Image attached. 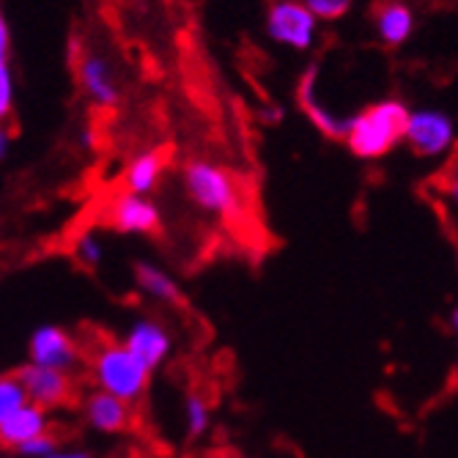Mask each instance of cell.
I'll return each mask as SVG.
<instances>
[{"label":"cell","mask_w":458,"mask_h":458,"mask_svg":"<svg viewBox=\"0 0 458 458\" xmlns=\"http://www.w3.org/2000/svg\"><path fill=\"white\" fill-rule=\"evenodd\" d=\"M50 431V414L47 409H41L30 401H25L12 418L0 426V447L17 453L22 445H28L30 439L41 437Z\"/></svg>","instance_id":"12"},{"label":"cell","mask_w":458,"mask_h":458,"mask_svg":"<svg viewBox=\"0 0 458 458\" xmlns=\"http://www.w3.org/2000/svg\"><path fill=\"white\" fill-rule=\"evenodd\" d=\"M409 118L411 110L398 99L373 102L352 118L344 143L360 159H382L406 140Z\"/></svg>","instance_id":"1"},{"label":"cell","mask_w":458,"mask_h":458,"mask_svg":"<svg viewBox=\"0 0 458 458\" xmlns=\"http://www.w3.org/2000/svg\"><path fill=\"white\" fill-rule=\"evenodd\" d=\"M77 74L82 82V91H86L99 107H115L118 105V80L113 74V66L107 58L97 53H86L77 64Z\"/></svg>","instance_id":"11"},{"label":"cell","mask_w":458,"mask_h":458,"mask_svg":"<svg viewBox=\"0 0 458 458\" xmlns=\"http://www.w3.org/2000/svg\"><path fill=\"white\" fill-rule=\"evenodd\" d=\"M135 283H138V288L143 291L146 297H151V300H157L162 305H174V308L184 305V294H182L179 283L168 272H162L154 264L140 261L135 267Z\"/></svg>","instance_id":"15"},{"label":"cell","mask_w":458,"mask_h":458,"mask_svg":"<svg viewBox=\"0 0 458 458\" xmlns=\"http://www.w3.org/2000/svg\"><path fill=\"white\" fill-rule=\"evenodd\" d=\"M0 458H22V455H0Z\"/></svg>","instance_id":"28"},{"label":"cell","mask_w":458,"mask_h":458,"mask_svg":"<svg viewBox=\"0 0 458 458\" xmlns=\"http://www.w3.org/2000/svg\"><path fill=\"white\" fill-rule=\"evenodd\" d=\"M437 187H439V192L453 203V209H455V215H458V154H455V157L445 165V168L439 171Z\"/></svg>","instance_id":"20"},{"label":"cell","mask_w":458,"mask_h":458,"mask_svg":"<svg viewBox=\"0 0 458 458\" xmlns=\"http://www.w3.org/2000/svg\"><path fill=\"white\" fill-rule=\"evenodd\" d=\"M215 458H236V455H231V453H217Z\"/></svg>","instance_id":"27"},{"label":"cell","mask_w":458,"mask_h":458,"mask_svg":"<svg viewBox=\"0 0 458 458\" xmlns=\"http://www.w3.org/2000/svg\"><path fill=\"white\" fill-rule=\"evenodd\" d=\"M28 362L41 368H58V370H74L82 362L80 344L69 335L64 327H38L30 344H28Z\"/></svg>","instance_id":"8"},{"label":"cell","mask_w":458,"mask_h":458,"mask_svg":"<svg viewBox=\"0 0 458 458\" xmlns=\"http://www.w3.org/2000/svg\"><path fill=\"white\" fill-rule=\"evenodd\" d=\"M182 418H184V434L190 442H198L209 434L212 428V403L203 398V393H187L184 398V409H182Z\"/></svg>","instance_id":"16"},{"label":"cell","mask_w":458,"mask_h":458,"mask_svg":"<svg viewBox=\"0 0 458 458\" xmlns=\"http://www.w3.org/2000/svg\"><path fill=\"white\" fill-rule=\"evenodd\" d=\"M105 225H110L121 233H146L148 236V233H159L162 215L157 209V203L127 190V192H121L107 200Z\"/></svg>","instance_id":"7"},{"label":"cell","mask_w":458,"mask_h":458,"mask_svg":"<svg viewBox=\"0 0 458 458\" xmlns=\"http://www.w3.org/2000/svg\"><path fill=\"white\" fill-rule=\"evenodd\" d=\"M12 115V74L6 61L0 58V123Z\"/></svg>","instance_id":"22"},{"label":"cell","mask_w":458,"mask_h":458,"mask_svg":"<svg viewBox=\"0 0 458 458\" xmlns=\"http://www.w3.org/2000/svg\"><path fill=\"white\" fill-rule=\"evenodd\" d=\"M318 30V17L302 0H272L267 6V33L291 50H308Z\"/></svg>","instance_id":"4"},{"label":"cell","mask_w":458,"mask_h":458,"mask_svg":"<svg viewBox=\"0 0 458 458\" xmlns=\"http://www.w3.org/2000/svg\"><path fill=\"white\" fill-rule=\"evenodd\" d=\"M20 382L25 387V395L30 403L41 406V409H61L66 403H72L74 398V379L69 370H58V368H41L28 362L25 368H20Z\"/></svg>","instance_id":"6"},{"label":"cell","mask_w":458,"mask_h":458,"mask_svg":"<svg viewBox=\"0 0 458 458\" xmlns=\"http://www.w3.org/2000/svg\"><path fill=\"white\" fill-rule=\"evenodd\" d=\"M455 259H458V247H455Z\"/></svg>","instance_id":"29"},{"label":"cell","mask_w":458,"mask_h":458,"mask_svg":"<svg viewBox=\"0 0 458 458\" xmlns=\"http://www.w3.org/2000/svg\"><path fill=\"white\" fill-rule=\"evenodd\" d=\"M373 22H377V33L387 47H401L409 41L414 30V17L409 6L398 4V0H385L373 12Z\"/></svg>","instance_id":"13"},{"label":"cell","mask_w":458,"mask_h":458,"mask_svg":"<svg viewBox=\"0 0 458 458\" xmlns=\"http://www.w3.org/2000/svg\"><path fill=\"white\" fill-rule=\"evenodd\" d=\"M302 4H305L318 20H327V22H335V20L346 17L349 9H352V0H302Z\"/></svg>","instance_id":"19"},{"label":"cell","mask_w":458,"mask_h":458,"mask_svg":"<svg viewBox=\"0 0 458 458\" xmlns=\"http://www.w3.org/2000/svg\"><path fill=\"white\" fill-rule=\"evenodd\" d=\"M47 458H94L91 453H86V450H55V453H50Z\"/></svg>","instance_id":"25"},{"label":"cell","mask_w":458,"mask_h":458,"mask_svg":"<svg viewBox=\"0 0 458 458\" xmlns=\"http://www.w3.org/2000/svg\"><path fill=\"white\" fill-rule=\"evenodd\" d=\"M82 418L99 434H123L132 428V403L105 390H94L82 398Z\"/></svg>","instance_id":"10"},{"label":"cell","mask_w":458,"mask_h":458,"mask_svg":"<svg viewBox=\"0 0 458 458\" xmlns=\"http://www.w3.org/2000/svg\"><path fill=\"white\" fill-rule=\"evenodd\" d=\"M55 450H58V439H55L53 431H47V434H41V437L30 439L28 445H22V447L17 450V455H22V458H47V455L55 453Z\"/></svg>","instance_id":"21"},{"label":"cell","mask_w":458,"mask_h":458,"mask_svg":"<svg viewBox=\"0 0 458 458\" xmlns=\"http://www.w3.org/2000/svg\"><path fill=\"white\" fill-rule=\"evenodd\" d=\"M89 370L97 390L118 395L130 403H138L146 395L154 373L146 362H140L123 346V341H102L89 354Z\"/></svg>","instance_id":"2"},{"label":"cell","mask_w":458,"mask_h":458,"mask_svg":"<svg viewBox=\"0 0 458 458\" xmlns=\"http://www.w3.org/2000/svg\"><path fill=\"white\" fill-rule=\"evenodd\" d=\"M6 55H9V25H6L4 14H0V58L6 61Z\"/></svg>","instance_id":"23"},{"label":"cell","mask_w":458,"mask_h":458,"mask_svg":"<svg viewBox=\"0 0 458 458\" xmlns=\"http://www.w3.org/2000/svg\"><path fill=\"white\" fill-rule=\"evenodd\" d=\"M123 346H127L140 362H146L151 370H157L168 362L174 352V338L168 327L159 324L157 318H138L130 327L127 335H123Z\"/></svg>","instance_id":"9"},{"label":"cell","mask_w":458,"mask_h":458,"mask_svg":"<svg viewBox=\"0 0 458 458\" xmlns=\"http://www.w3.org/2000/svg\"><path fill=\"white\" fill-rule=\"evenodd\" d=\"M102 256H105V250H102V244H99V239L94 233L77 236V242H74V259H77L80 267L94 269V267H99Z\"/></svg>","instance_id":"18"},{"label":"cell","mask_w":458,"mask_h":458,"mask_svg":"<svg viewBox=\"0 0 458 458\" xmlns=\"http://www.w3.org/2000/svg\"><path fill=\"white\" fill-rule=\"evenodd\" d=\"M25 401L28 395L17 373H0V426H4Z\"/></svg>","instance_id":"17"},{"label":"cell","mask_w":458,"mask_h":458,"mask_svg":"<svg viewBox=\"0 0 458 458\" xmlns=\"http://www.w3.org/2000/svg\"><path fill=\"white\" fill-rule=\"evenodd\" d=\"M187 198L200 212L215 217H233L239 212V184L231 171L209 159H192L184 168Z\"/></svg>","instance_id":"3"},{"label":"cell","mask_w":458,"mask_h":458,"mask_svg":"<svg viewBox=\"0 0 458 458\" xmlns=\"http://www.w3.org/2000/svg\"><path fill=\"white\" fill-rule=\"evenodd\" d=\"M450 324H453V338H455V362H453V377H455V382H458V308L453 310Z\"/></svg>","instance_id":"24"},{"label":"cell","mask_w":458,"mask_h":458,"mask_svg":"<svg viewBox=\"0 0 458 458\" xmlns=\"http://www.w3.org/2000/svg\"><path fill=\"white\" fill-rule=\"evenodd\" d=\"M453 140H455V127L450 115L439 110L411 113L409 130H406V146L414 157H420V159L442 157L445 151L453 148Z\"/></svg>","instance_id":"5"},{"label":"cell","mask_w":458,"mask_h":458,"mask_svg":"<svg viewBox=\"0 0 458 458\" xmlns=\"http://www.w3.org/2000/svg\"><path fill=\"white\" fill-rule=\"evenodd\" d=\"M165 168H168V154H165V151L138 154L127 165V174H123V184H127V190L135 192V195H146V192L157 190Z\"/></svg>","instance_id":"14"},{"label":"cell","mask_w":458,"mask_h":458,"mask_svg":"<svg viewBox=\"0 0 458 458\" xmlns=\"http://www.w3.org/2000/svg\"><path fill=\"white\" fill-rule=\"evenodd\" d=\"M9 140H12V132L4 127V123H0V157L9 151Z\"/></svg>","instance_id":"26"}]
</instances>
